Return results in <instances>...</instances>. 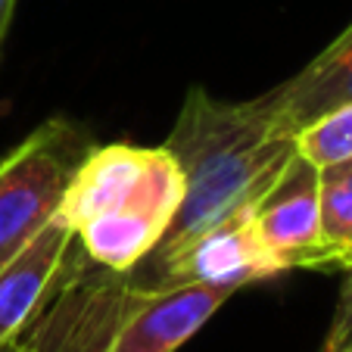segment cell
<instances>
[{"label": "cell", "instance_id": "cell-1", "mask_svg": "<svg viewBox=\"0 0 352 352\" xmlns=\"http://www.w3.org/2000/svg\"><path fill=\"white\" fill-rule=\"evenodd\" d=\"M162 146L181 166L184 199L146 262L250 212L296 153V138L268 116L259 97L221 100L193 85Z\"/></svg>", "mask_w": 352, "mask_h": 352}, {"label": "cell", "instance_id": "cell-2", "mask_svg": "<svg viewBox=\"0 0 352 352\" xmlns=\"http://www.w3.org/2000/svg\"><path fill=\"white\" fill-rule=\"evenodd\" d=\"M234 293L231 287L107 272L75 240L60 287L19 343L32 352H178Z\"/></svg>", "mask_w": 352, "mask_h": 352}, {"label": "cell", "instance_id": "cell-3", "mask_svg": "<svg viewBox=\"0 0 352 352\" xmlns=\"http://www.w3.org/2000/svg\"><path fill=\"white\" fill-rule=\"evenodd\" d=\"M94 144L81 122L56 116L0 160V265L60 212L69 181Z\"/></svg>", "mask_w": 352, "mask_h": 352}, {"label": "cell", "instance_id": "cell-4", "mask_svg": "<svg viewBox=\"0 0 352 352\" xmlns=\"http://www.w3.org/2000/svg\"><path fill=\"white\" fill-rule=\"evenodd\" d=\"M181 199H184L181 166L166 146H153L138 190L113 212H103L81 225L75 231V240L94 265L131 274L162 243L181 209Z\"/></svg>", "mask_w": 352, "mask_h": 352}, {"label": "cell", "instance_id": "cell-5", "mask_svg": "<svg viewBox=\"0 0 352 352\" xmlns=\"http://www.w3.org/2000/svg\"><path fill=\"white\" fill-rule=\"evenodd\" d=\"M318 184L321 168L296 150L278 181L250 209V225L280 274L293 268H331L321 243Z\"/></svg>", "mask_w": 352, "mask_h": 352}, {"label": "cell", "instance_id": "cell-6", "mask_svg": "<svg viewBox=\"0 0 352 352\" xmlns=\"http://www.w3.org/2000/svg\"><path fill=\"white\" fill-rule=\"evenodd\" d=\"M150 280H178V284H212L243 290L250 284L278 278V265L259 243L250 212L231 219L212 231L199 234L181 250L150 262Z\"/></svg>", "mask_w": 352, "mask_h": 352}, {"label": "cell", "instance_id": "cell-7", "mask_svg": "<svg viewBox=\"0 0 352 352\" xmlns=\"http://www.w3.org/2000/svg\"><path fill=\"white\" fill-rule=\"evenodd\" d=\"M75 250V228L60 212L0 265V346L13 343L60 287Z\"/></svg>", "mask_w": 352, "mask_h": 352}, {"label": "cell", "instance_id": "cell-8", "mask_svg": "<svg viewBox=\"0 0 352 352\" xmlns=\"http://www.w3.org/2000/svg\"><path fill=\"white\" fill-rule=\"evenodd\" d=\"M259 103L293 138L331 109L352 103V22L293 78L259 94Z\"/></svg>", "mask_w": 352, "mask_h": 352}, {"label": "cell", "instance_id": "cell-9", "mask_svg": "<svg viewBox=\"0 0 352 352\" xmlns=\"http://www.w3.org/2000/svg\"><path fill=\"white\" fill-rule=\"evenodd\" d=\"M153 146L138 144H94V150L81 160L75 178L69 181V190L63 197L60 215L78 231L91 219L103 212H113L122 206L146 172Z\"/></svg>", "mask_w": 352, "mask_h": 352}, {"label": "cell", "instance_id": "cell-10", "mask_svg": "<svg viewBox=\"0 0 352 352\" xmlns=\"http://www.w3.org/2000/svg\"><path fill=\"white\" fill-rule=\"evenodd\" d=\"M321 243L331 256V268H352V168H321L318 184Z\"/></svg>", "mask_w": 352, "mask_h": 352}, {"label": "cell", "instance_id": "cell-11", "mask_svg": "<svg viewBox=\"0 0 352 352\" xmlns=\"http://www.w3.org/2000/svg\"><path fill=\"white\" fill-rule=\"evenodd\" d=\"M296 150L318 168L352 160V103L331 109L296 134Z\"/></svg>", "mask_w": 352, "mask_h": 352}, {"label": "cell", "instance_id": "cell-12", "mask_svg": "<svg viewBox=\"0 0 352 352\" xmlns=\"http://www.w3.org/2000/svg\"><path fill=\"white\" fill-rule=\"evenodd\" d=\"M346 272H349V278H346L343 290H340L337 309H333L321 352H352V268H346Z\"/></svg>", "mask_w": 352, "mask_h": 352}, {"label": "cell", "instance_id": "cell-13", "mask_svg": "<svg viewBox=\"0 0 352 352\" xmlns=\"http://www.w3.org/2000/svg\"><path fill=\"white\" fill-rule=\"evenodd\" d=\"M13 13H16V0H0V50H3V41H7Z\"/></svg>", "mask_w": 352, "mask_h": 352}, {"label": "cell", "instance_id": "cell-14", "mask_svg": "<svg viewBox=\"0 0 352 352\" xmlns=\"http://www.w3.org/2000/svg\"><path fill=\"white\" fill-rule=\"evenodd\" d=\"M0 352H32L25 343H19V340H13V343H3L0 346Z\"/></svg>", "mask_w": 352, "mask_h": 352}, {"label": "cell", "instance_id": "cell-15", "mask_svg": "<svg viewBox=\"0 0 352 352\" xmlns=\"http://www.w3.org/2000/svg\"><path fill=\"white\" fill-rule=\"evenodd\" d=\"M337 166H340V162H337ZM343 166H349V168H352V160H346V162H343Z\"/></svg>", "mask_w": 352, "mask_h": 352}]
</instances>
